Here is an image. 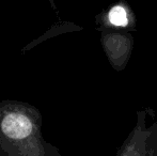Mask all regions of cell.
Listing matches in <instances>:
<instances>
[{"instance_id":"1","label":"cell","mask_w":157,"mask_h":156,"mask_svg":"<svg viewBox=\"0 0 157 156\" xmlns=\"http://www.w3.org/2000/svg\"><path fill=\"white\" fill-rule=\"evenodd\" d=\"M43 118L35 106L21 101L0 102V156H61L42 133Z\"/></svg>"},{"instance_id":"2","label":"cell","mask_w":157,"mask_h":156,"mask_svg":"<svg viewBox=\"0 0 157 156\" xmlns=\"http://www.w3.org/2000/svg\"><path fill=\"white\" fill-rule=\"evenodd\" d=\"M109 21L114 26H120V27L126 26L128 23V19L125 9L120 6L112 8L111 11L109 12Z\"/></svg>"},{"instance_id":"3","label":"cell","mask_w":157,"mask_h":156,"mask_svg":"<svg viewBox=\"0 0 157 156\" xmlns=\"http://www.w3.org/2000/svg\"><path fill=\"white\" fill-rule=\"evenodd\" d=\"M124 156H132V155H129V154H126V155H124Z\"/></svg>"}]
</instances>
